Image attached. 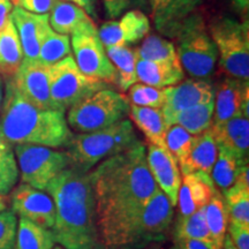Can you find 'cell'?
Listing matches in <instances>:
<instances>
[{
	"label": "cell",
	"mask_w": 249,
	"mask_h": 249,
	"mask_svg": "<svg viewBox=\"0 0 249 249\" xmlns=\"http://www.w3.org/2000/svg\"><path fill=\"white\" fill-rule=\"evenodd\" d=\"M248 90V81L238 80L231 76L224 79L214 92V110L211 126H219L232 118L241 116V102Z\"/></svg>",
	"instance_id": "ffe728a7"
},
{
	"label": "cell",
	"mask_w": 249,
	"mask_h": 249,
	"mask_svg": "<svg viewBox=\"0 0 249 249\" xmlns=\"http://www.w3.org/2000/svg\"><path fill=\"white\" fill-rule=\"evenodd\" d=\"M129 104L143 107L161 108L165 103V88H155L136 82L127 90Z\"/></svg>",
	"instance_id": "74e56055"
},
{
	"label": "cell",
	"mask_w": 249,
	"mask_h": 249,
	"mask_svg": "<svg viewBox=\"0 0 249 249\" xmlns=\"http://www.w3.org/2000/svg\"><path fill=\"white\" fill-rule=\"evenodd\" d=\"M22 60V46L13 21L9 18L7 24L0 31V74L6 79L12 77Z\"/></svg>",
	"instance_id": "4316f807"
},
{
	"label": "cell",
	"mask_w": 249,
	"mask_h": 249,
	"mask_svg": "<svg viewBox=\"0 0 249 249\" xmlns=\"http://www.w3.org/2000/svg\"><path fill=\"white\" fill-rule=\"evenodd\" d=\"M143 249H160V247H158V245H151V246H149V247H145Z\"/></svg>",
	"instance_id": "f907efd6"
},
{
	"label": "cell",
	"mask_w": 249,
	"mask_h": 249,
	"mask_svg": "<svg viewBox=\"0 0 249 249\" xmlns=\"http://www.w3.org/2000/svg\"><path fill=\"white\" fill-rule=\"evenodd\" d=\"M214 140L219 147L234 154L239 160L248 163L249 119L239 116L219 126H211Z\"/></svg>",
	"instance_id": "44dd1931"
},
{
	"label": "cell",
	"mask_w": 249,
	"mask_h": 249,
	"mask_svg": "<svg viewBox=\"0 0 249 249\" xmlns=\"http://www.w3.org/2000/svg\"><path fill=\"white\" fill-rule=\"evenodd\" d=\"M49 83L52 102L61 112H66L87 96L108 86L85 75L71 54L49 67Z\"/></svg>",
	"instance_id": "30bf717a"
},
{
	"label": "cell",
	"mask_w": 249,
	"mask_h": 249,
	"mask_svg": "<svg viewBox=\"0 0 249 249\" xmlns=\"http://www.w3.org/2000/svg\"><path fill=\"white\" fill-rule=\"evenodd\" d=\"M232 7L235 9L238 13H240L241 15H244L246 18L248 15V11H249V0H231Z\"/></svg>",
	"instance_id": "bcb514c9"
},
{
	"label": "cell",
	"mask_w": 249,
	"mask_h": 249,
	"mask_svg": "<svg viewBox=\"0 0 249 249\" xmlns=\"http://www.w3.org/2000/svg\"><path fill=\"white\" fill-rule=\"evenodd\" d=\"M135 52L138 59L142 60L180 62L173 43L157 35L145 36Z\"/></svg>",
	"instance_id": "836d02e7"
},
{
	"label": "cell",
	"mask_w": 249,
	"mask_h": 249,
	"mask_svg": "<svg viewBox=\"0 0 249 249\" xmlns=\"http://www.w3.org/2000/svg\"><path fill=\"white\" fill-rule=\"evenodd\" d=\"M214 103L211 101L204 104L195 105V107L185 108V110L176 112L171 116L164 118L166 126L178 124L182 127L192 135L198 134L209 129L213 124Z\"/></svg>",
	"instance_id": "484cf974"
},
{
	"label": "cell",
	"mask_w": 249,
	"mask_h": 249,
	"mask_svg": "<svg viewBox=\"0 0 249 249\" xmlns=\"http://www.w3.org/2000/svg\"><path fill=\"white\" fill-rule=\"evenodd\" d=\"M214 99V88L205 79H189L165 88V103L161 107L164 118L195 105Z\"/></svg>",
	"instance_id": "2e32d148"
},
{
	"label": "cell",
	"mask_w": 249,
	"mask_h": 249,
	"mask_svg": "<svg viewBox=\"0 0 249 249\" xmlns=\"http://www.w3.org/2000/svg\"><path fill=\"white\" fill-rule=\"evenodd\" d=\"M7 196L5 195H0V211L5 210L7 208Z\"/></svg>",
	"instance_id": "c3c4849f"
},
{
	"label": "cell",
	"mask_w": 249,
	"mask_h": 249,
	"mask_svg": "<svg viewBox=\"0 0 249 249\" xmlns=\"http://www.w3.org/2000/svg\"><path fill=\"white\" fill-rule=\"evenodd\" d=\"M107 54L116 70V85L120 91H127L138 82L136 79V57L135 49L129 46H111L105 48Z\"/></svg>",
	"instance_id": "83f0119b"
},
{
	"label": "cell",
	"mask_w": 249,
	"mask_h": 249,
	"mask_svg": "<svg viewBox=\"0 0 249 249\" xmlns=\"http://www.w3.org/2000/svg\"><path fill=\"white\" fill-rule=\"evenodd\" d=\"M170 249H213L210 246L196 240H178L173 241V246Z\"/></svg>",
	"instance_id": "ee69618b"
},
{
	"label": "cell",
	"mask_w": 249,
	"mask_h": 249,
	"mask_svg": "<svg viewBox=\"0 0 249 249\" xmlns=\"http://www.w3.org/2000/svg\"><path fill=\"white\" fill-rule=\"evenodd\" d=\"M172 235L173 241L196 240L216 249L213 246V238H211L209 227L205 222L203 208L189 216H177L172 229Z\"/></svg>",
	"instance_id": "f1b7e54d"
},
{
	"label": "cell",
	"mask_w": 249,
	"mask_h": 249,
	"mask_svg": "<svg viewBox=\"0 0 249 249\" xmlns=\"http://www.w3.org/2000/svg\"><path fill=\"white\" fill-rule=\"evenodd\" d=\"M11 18L18 31L23 59L37 60L42 40L50 29L48 14H34L14 6Z\"/></svg>",
	"instance_id": "e0dca14e"
},
{
	"label": "cell",
	"mask_w": 249,
	"mask_h": 249,
	"mask_svg": "<svg viewBox=\"0 0 249 249\" xmlns=\"http://www.w3.org/2000/svg\"><path fill=\"white\" fill-rule=\"evenodd\" d=\"M105 12L110 18H119L124 11L134 5V0H102Z\"/></svg>",
	"instance_id": "b9f144b4"
},
{
	"label": "cell",
	"mask_w": 249,
	"mask_h": 249,
	"mask_svg": "<svg viewBox=\"0 0 249 249\" xmlns=\"http://www.w3.org/2000/svg\"><path fill=\"white\" fill-rule=\"evenodd\" d=\"M194 139L195 135H192L182 127L172 124L167 127L165 133V147L178 160V164H181L188 157Z\"/></svg>",
	"instance_id": "8d00e7d4"
},
{
	"label": "cell",
	"mask_w": 249,
	"mask_h": 249,
	"mask_svg": "<svg viewBox=\"0 0 249 249\" xmlns=\"http://www.w3.org/2000/svg\"><path fill=\"white\" fill-rule=\"evenodd\" d=\"M150 21L139 9L124 13L119 20L107 21L99 27L98 36L104 48L136 44L150 33Z\"/></svg>",
	"instance_id": "5bb4252c"
},
{
	"label": "cell",
	"mask_w": 249,
	"mask_h": 249,
	"mask_svg": "<svg viewBox=\"0 0 249 249\" xmlns=\"http://www.w3.org/2000/svg\"><path fill=\"white\" fill-rule=\"evenodd\" d=\"M48 15L52 30L67 36L71 35L81 24L91 18L82 8L66 0H59Z\"/></svg>",
	"instance_id": "f546056e"
},
{
	"label": "cell",
	"mask_w": 249,
	"mask_h": 249,
	"mask_svg": "<svg viewBox=\"0 0 249 249\" xmlns=\"http://www.w3.org/2000/svg\"><path fill=\"white\" fill-rule=\"evenodd\" d=\"M139 142L132 121L124 119L96 132L73 134L65 151L71 167L88 173L101 161L128 150Z\"/></svg>",
	"instance_id": "5b68a950"
},
{
	"label": "cell",
	"mask_w": 249,
	"mask_h": 249,
	"mask_svg": "<svg viewBox=\"0 0 249 249\" xmlns=\"http://www.w3.org/2000/svg\"><path fill=\"white\" fill-rule=\"evenodd\" d=\"M18 178L13 145L6 141L0 132V195L7 196L17 186Z\"/></svg>",
	"instance_id": "d590c367"
},
{
	"label": "cell",
	"mask_w": 249,
	"mask_h": 249,
	"mask_svg": "<svg viewBox=\"0 0 249 249\" xmlns=\"http://www.w3.org/2000/svg\"><path fill=\"white\" fill-rule=\"evenodd\" d=\"M53 249H65V248H62L61 246H55V247H54Z\"/></svg>",
	"instance_id": "816d5d0a"
},
{
	"label": "cell",
	"mask_w": 249,
	"mask_h": 249,
	"mask_svg": "<svg viewBox=\"0 0 249 249\" xmlns=\"http://www.w3.org/2000/svg\"><path fill=\"white\" fill-rule=\"evenodd\" d=\"M59 0H18V7L34 14H49Z\"/></svg>",
	"instance_id": "60d3db41"
},
{
	"label": "cell",
	"mask_w": 249,
	"mask_h": 249,
	"mask_svg": "<svg viewBox=\"0 0 249 249\" xmlns=\"http://www.w3.org/2000/svg\"><path fill=\"white\" fill-rule=\"evenodd\" d=\"M174 207L160 188L107 241V249H143L161 244L169 235Z\"/></svg>",
	"instance_id": "277c9868"
},
{
	"label": "cell",
	"mask_w": 249,
	"mask_h": 249,
	"mask_svg": "<svg viewBox=\"0 0 249 249\" xmlns=\"http://www.w3.org/2000/svg\"><path fill=\"white\" fill-rule=\"evenodd\" d=\"M145 150L149 171L156 185L167 196L171 204L177 207L178 193L182 180L178 160L166 148L158 147L152 143L148 142Z\"/></svg>",
	"instance_id": "9a60e30c"
},
{
	"label": "cell",
	"mask_w": 249,
	"mask_h": 249,
	"mask_svg": "<svg viewBox=\"0 0 249 249\" xmlns=\"http://www.w3.org/2000/svg\"><path fill=\"white\" fill-rule=\"evenodd\" d=\"M176 38L178 40L177 53L183 71L193 79L210 76L216 67L218 51L203 18L198 13L189 15Z\"/></svg>",
	"instance_id": "52a82bcc"
},
{
	"label": "cell",
	"mask_w": 249,
	"mask_h": 249,
	"mask_svg": "<svg viewBox=\"0 0 249 249\" xmlns=\"http://www.w3.org/2000/svg\"><path fill=\"white\" fill-rule=\"evenodd\" d=\"M216 191V186L209 174L193 172L182 176L181 186L178 193L177 205L179 211L177 216H189L202 209Z\"/></svg>",
	"instance_id": "d6986e66"
},
{
	"label": "cell",
	"mask_w": 249,
	"mask_h": 249,
	"mask_svg": "<svg viewBox=\"0 0 249 249\" xmlns=\"http://www.w3.org/2000/svg\"><path fill=\"white\" fill-rule=\"evenodd\" d=\"M203 213L214 248L220 249L227 234V226H229V211L222 192L217 189L210 201L203 207Z\"/></svg>",
	"instance_id": "4dcf8cb0"
},
{
	"label": "cell",
	"mask_w": 249,
	"mask_h": 249,
	"mask_svg": "<svg viewBox=\"0 0 249 249\" xmlns=\"http://www.w3.org/2000/svg\"><path fill=\"white\" fill-rule=\"evenodd\" d=\"M18 216L11 208L0 211V249H17Z\"/></svg>",
	"instance_id": "f35d334b"
},
{
	"label": "cell",
	"mask_w": 249,
	"mask_h": 249,
	"mask_svg": "<svg viewBox=\"0 0 249 249\" xmlns=\"http://www.w3.org/2000/svg\"><path fill=\"white\" fill-rule=\"evenodd\" d=\"M53 198L55 241L65 249H107L97 223L96 201L89 172L67 167L49 183Z\"/></svg>",
	"instance_id": "7a4b0ae2"
},
{
	"label": "cell",
	"mask_w": 249,
	"mask_h": 249,
	"mask_svg": "<svg viewBox=\"0 0 249 249\" xmlns=\"http://www.w3.org/2000/svg\"><path fill=\"white\" fill-rule=\"evenodd\" d=\"M13 7V2L11 0H0V31L7 24Z\"/></svg>",
	"instance_id": "7bdbcfd3"
},
{
	"label": "cell",
	"mask_w": 249,
	"mask_h": 249,
	"mask_svg": "<svg viewBox=\"0 0 249 249\" xmlns=\"http://www.w3.org/2000/svg\"><path fill=\"white\" fill-rule=\"evenodd\" d=\"M11 1H12V2H13V4H14V5H17V1H18V0H11Z\"/></svg>",
	"instance_id": "f5cc1de1"
},
{
	"label": "cell",
	"mask_w": 249,
	"mask_h": 249,
	"mask_svg": "<svg viewBox=\"0 0 249 249\" xmlns=\"http://www.w3.org/2000/svg\"><path fill=\"white\" fill-rule=\"evenodd\" d=\"M104 244L152 197L158 186L149 171L145 144L112 156L89 171Z\"/></svg>",
	"instance_id": "6da1fadb"
},
{
	"label": "cell",
	"mask_w": 249,
	"mask_h": 249,
	"mask_svg": "<svg viewBox=\"0 0 249 249\" xmlns=\"http://www.w3.org/2000/svg\"><path fill=\"white\" fill-rule=\"evenodd\" d=\"M225 197L229 223L249 225V166L244 165L240 169L235 182L223 192Z\"/></svg>",
	"instance_id": "cb8c5ba5"
},
{
	"label": "cell",
	"mask_w": 249,
	"mask_h": 249,
	"mask_svg": "<svg viewBox=\"0 0 249 249\" xmlns=\"http://www.w3.org/2000/svg\"><path fill=\"white\" fill-rule=\"evenodd\" d=\"M209 34L218 51L219 64L234 79L249 81V22L229 17L211 21Z\"/></svg>",
	"instance_id": "ba28073f"
},
{
	"label": "cell",
	"mask_w": 249,
	"mask_h": 249,
	"mask_svg": "<svg viewBox=\"0 0 249 249\" xmlns=\"http://www.w3.org/2000/svg\"><path fill=\"white\" fill-rule=\"evenodd\" d=\"M128 116L130 121L136 124V127L144 134L149 143L165 147V133L167 126L165 124L161 108L143 107L136 105H129Z\"/></svg>",
	"instance_id": "d4e9b609"
},
{
	"label": "cell",
	"mask_w": 249,
	"mask_h": 249,
	"mask_svg": "<svg viewBox=\"0 0 249 249\" xmlns=\"http://www.w3.org/2000/svg\"><path fill=\"white\" fill-rule=\"evenodd\" d=\"M71 36L73 58L79 70L91 79L103 81L107 85L116 83V70L99 39L97 27L92 18L81 24Z\"/></svg>",
	"instance_id": "8fae6325"
},
{
	"label": "cell",
	"mask_w": 249,
	"mask_h": 249,
	"mask_svg": "<svg viewBox=\"0 0 249 249\" xmlns=\"http://www.w3.org/2000/svg\"><path fill=\"white\" fill-rule=\"evenodd\" d=\"M71 53V39L67 35L55 33L50 28L40 44L37 60L46 66H51Z\"/></svg>",
	"instance_id": "e575fe53"
},
{
	"label": "cell",
	"mask_w": 249,
	"mask_h": 249,
	"mask_svg": "<svg viewBox=\"0 0 249 249\" xmlns=\"http://www.w3.org/2000/svg\"><path fill=\"white\" fill-rule=\"evenodd\" d=\"M217 157L218 144L210 127L205 132L195 135L188 157L183 163L179 164L180 172L182 176L193 172H203L210 176Z\"/></svg>",
	"instance_id": "603a6c76"
},
{
	"label": "cell",
	"mask_w": 249,
	"mask_h": 249,
	"mask_svg": "<svg viewBox=\"0 0 249 249\" xmlns=\"http://www.w3.org/2000/svg\"><path fill=\"white\" fill-rule=\"evenodd\" d=\"M55 246L57 241L52 230L26 218H18L17 249H53Z\"/></svg>",
	"instance_id": "1f68e13d"
},
{
	"label": "cell",
	"mask_w": 249,
	"mask_h": 249,
	"mask_svg": "<svg viewBox=\"0 0 249 249\" xmlns=\"http://www.w3.org/2000/svg\"><path fill=\"white\" fill-rule=\"evenodd\" d=\"M129 102L123 93L104 88L87 96L68 108L67 124L77 133H90L126 119Z\"/></svg>",
	"instance_id": "8992f818"
},
{
	"label": "cell",
	"mask_w": 249,
	"mask_h": 249,
	"mask_svg": "<svg viewBox=\"0 0 249 249\" xmlns=\"http://www.w3.org/2000/svg\"><path fill=\"white\" fill-rule=\"evenodd\" d=\"M156 29L176 38L183 21L195 13L203 0H149Z\"/></svg>",
	"instance_id": "ac0fdd59"
},
{
	"label": "cell",
	"mask_w": 249,
	"mask_h": 249,
	"mask_svg": "<svg viewBox=\"0 0 249 249\" xmlns=\"http://www.w3.org/2000/svg\"><path fill=\"white\" fill-rule=\"evenodd\" d=\"M2 99H4V88H2V81L0 79V107H1Z\"/></svg>",
	"instance_id": "681fc988"
},
{
	"label": "cell",
	"mask_w": 249,
	"mask_h": 249,
	"mask_svg": "<svg viewBox=\"0 0 249 249\" xmlns=\"http://www.w3.org/2000/svg\"><path fill=\"white\" fill-rule=\"evenodd\" d=\"M13 149L21 181L39 191L45 192L49 183L71 166L66 151L35 144H17Z\"/></svg>",
	"instance_id": "9c48e42d"
},
{
	"label": "cell",
	"mask_w": 249,
	"mask_h": 249,
	"mask_svg": "<svg viewBox=\"0 0 249 249\" xmlns=\"http://www.w3.org/2000/svg\"><path fill=\"white\" fill-rule=\"evenodd\" d=\"M246 164L248 163L240 160L231 151L218 145V157L210 174L216 188L222 193L229 189L235 182L240 169Z\"/></svg>",
	"instance_id": "d6a6232c"
},
{
	"label": "cell",
	"mask_w": 249,
	"mask_h": 249,
	"mask_svg": "<svg viewBox=\"0 0 249 249\" xmlns=\"http://www.w3.org/2000/svg\"><path fill=\"white\" fill-rule=\"evenodd\" d=\"M220 249H236L235 246L233 245V242L231 240V238H230L229 234H226L225 239H224V242H223V246Z\"/></svg>",
	"instance_id": "7dc6e473"
},
{
	"label": "cell",
	"mask_w": 249,
	"mask_h": 249,
	"mask_svg": "<svg viewBox=\"0 0 249 249\" xmlns=\"http://www.w3.org/2000/svg\"><path fill=\"white\" fill-rule=\"evenodd\" d=\"M49 67L38 60L23 59L12 80L21 95L31 104L44 110L59 111L50 95Z\"/></svg>",
	"instance_id": "4fadbf2b"
},
{
	"label": "cell",
	"mask_w": 249,
	"mask_h": 249,
	"mask_svg": "<svg viewBox=\"0 0 249 249\" xmlns=\"http://www.w3.org/2000/svg\"><path fill=\"white\" fill-rule=\"evenodd\" d=\"M0 132L12 145L35 144L54 149L66 148L73 136L65 112L31 104L17 89L12 77L6 79Z\"/></svg>",
	"instance_id": "3957f363"
},
{
	"label": "cell",
	"mask_w": 249,
	"mask_h": 249,
	"mask_svg": "<svg viewBox=\"0 0 249 249\" xmlns=\"http://www.w3.org/2000/svg\"><path fill=\"white\" fill-rule=\"evenodd\" d=\"M66 1L73 2L74 5L82 8L90 18L96 20L97 18V12H96V0H66Z\"/></svg>",
	"instance_id": "f6af8a7d"
},
{
	"label": "cell",
	"mask_w": 249,
	"mask_h": 249,
	"mask_svg": "<svg viewBox=\"0 0 249 249\" xmlns=\"http://www.w3.org/2000/svg\"><path fill=\"white\" fill-rule=\"evenodd\" d=\"M136 79L138 82L155 88H167L178 85L185 79L180 62L148 61L138 59L136 61Z\"/></svg>",
	"instance_id": "7402d4cb"
},
{
	"label": "cell",
	"mask_w": 249,
	"mask_h": 249,
	"mask_svg": "<svg viewBox=\"0 0 249 249\" xmlns=\"http://www.w3.org/2000/svg\"><path fill=\"white\" fill-rule=\"evenodd\" d=\"M8 195H11V209L18 217L52 230L55 222V205L50 194L21 182Z\"/></svg>",
	"instance_id": "7c38bea8"
},
{
	"label": "cell",
	"mask_w": 249,
	"mask_h": 249,
	"mask_svg": "<svg viewBox=\"0 0 249 249\" xmlns=\"http://www.w3.org/2000/svg\"><path fill=\"white\" fill-rule=\"evenodd\" d=\"M227 234L236 249H249V225L229 223Z\"/></svg>",
	"instance_id": "ab89813d"
}]
</instances>
